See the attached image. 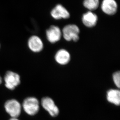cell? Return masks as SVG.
I'll return each mask as SVG.
<instances>
[{
  "instance_id": "6da1fadb",
  "label": "cell",
  "mask_w": 120,
  "mask_h": 120,
  "mask_svg": "<svg viewBox=\"0 0 120 120\" xmlns=\"http://www.w3.org/2000/svg\"><path fill=\"white\" fill-rule=\"evenodd\" d=\"M79 28L77 25L74 24H70L64 27L62 30V34L66 41H73L76 42L79 39Z\"/></svg>"
},
{
  "instance_id": "7a4b0ae2",
  "label": "cell",
  "mask_w": 120,
  "mask_h": 120,
  "mask_svg": "<svg viewBox=\"0 0 120 120\" xmlns=\"http://www.w3.org/2000/svg\"><path fill=\"white\" fill-rule=\"evenodd\" d=\"M24 111L30 116L36 114L39 110V103L35 98L28 97L25 99L22 105Z\"/></svg>"
},
{
  "instance_id": "3957f363",
  "label": "cell",
  "mask_w": 120,
  "mask_h": 120,
  "mask_svg": "<svg viewBox=\"0 0 120 120\" xmlns=\"http://www.w3.org/2000/svg\"><path fill=\"white\" fill-rule=\"evenodd\" d=\"M4 108L6 112L13 118H17L21 113L22 106L15 99L7 101L5 103Z\"/></svg>"
},
{
  "instance_id": "277c9868",
  "label": "cell",
  "mask_w": 120,
  "mask_h": 120,
  "mask_svg": "<svg viewBox=\"0 0 120 120\" xmlns=\"http://www.w3.org/2000/svg\"><path fill=\"white\" fill-rule=\"evenodd\" d=\"M4 80L6 87L12 90L20 83V77L19 75L16 73L8 71L5 75Z\"/></svg>"
},
{
  "instance_id": "5b68a950",
  "label": "cell",
  "mask_w": 120,
  "mask_h": 120,
  "mask_svg": "<svg viewBox=\"0 0 120 120\" xmlns=\"http://www.w3.org/2000/svg\"><path fill=\"white\" fill-rule=\"evenodd\" d=\"M41 104L51 117H56L59 114V109L51 98L48 97L43 98L41 101Z\"/></svg>"
},
{
  "instance_id": "8992f818",
  "label": "cell",
  "mask_w": 120,
  "mask_h": 120,
  "mask_svg": "<svg viewBox=\"0 0 120 120\" xmlns=\"http://www.w3.org/2000/svg\"><path fill=\"white\" fill-rule=\"evenodd\" d=\"M47 38L51 43H54L60 41L62 35V32L58 26L51 25L46 32Z\"/></svg>"
},
{
  "instance_id": "52a82bcc",
  "label": "cell",
  "mask_w": 120,
  "mask_h": 120,
  "mask_svg": "<svg viewBox=\"0 0 120 120\" xmlns=\"http://www.w3.org/2000/svg\"><path fill=\"white\" fill-rule=\"evenodd\" d=\"M51 15L52 17L56 19H68L70 16L69 12L61 4L57 5L51 11Z\"/></svg>"
},
{
  "instance_id": "ba28073f",
  "label": "cell",
  "mask_w": 120,
  "mask_h": 120,
  "mask_svg": "<svg viewBox=\"0 0 120 120\" xmlns=\"http://www.w3.org/2000/svg\"><path fill=\"white\" fill-rule=\"evenodd\" d=\"M101 8L105 13L112 15L117 12V4L115 0H103L101 5Z\"/></svg>"
},
{
  "instance_id": "9c48e42d",
  "label": "cell",
  "mask_w": 120,
  "mask_h": 120,
  "mask_svg": "<svg viewBox=\"0 0 120 120\" xmlns=\"http://www.w3.org/2000/svg\"><path fill=\"white\" fill-rule=\"evenodd\" d=\"M28 45L29 49L34 52H39L43 48V43L39 37L33 35L28 40Z\"/></svg>"
},
{
  "instance_id": "30bf717a",
  "label": "cell",
  "mask_w": 120,
  "mask_h": 120,
  "mask_svg": "<svg viewBox=\"0 0 120 120\" xmlns=\"http://www.w3.org/2000/svg\"><path fill=\"white\" fill-rule=\"evenodd\" d=\"M98 19L97 15L91 11L84 14L82 17V22L84 25L89 28L95 26L97 22Z\"/></svg>"
},
{
  "instance_id": "8fae6325",
  "label": "cell",
  "mask_w": 120,
  "mask_h": 120,
  "mask_svg": "<svg viewBox=\"0 0 120 120\" xmlns=\"http://www.w3.org/2000/svg\"><path fill=\"white\" fill-rule=\"evenodd\" d=\"M55 59L56 61L60 65H67L70 61V55L67 50L61 49L56 54Z\"/></svg>"
},
{
  "instance_id": "7c38bea8",
  "label": "cell",
  "mask_w": 120,
  "mask_h": 120,
  "mask_svg": "<svg viewBox=\"0 0 120 120\" xmlns=\"http://www.w3.org/2000/svg\"><path fill=\"white\" fill-rule=\"evenodd\" d=\"M107 99L110 103L119 106L120 103V92L119 90L110 89L107 93Z\"/></svg>"
},
{
  "instance_id": "4fadbf2b",
  "label": "cell",
  "mask_w": 120,
  "mask_h": 120,
  "mask_svg": "<svg viewBox=\"0 0 120 120\" xmlns=\"http://www.w3.org/2000/svg\"><path fill=\"white\" fill-rule=\"evenodd\" d=\"M83 5L90 11L95 10L98 7L99 0H84Z\"/></svg>"
},
{
  "instance_id": "5bb4252c",
  "label": "cell",
  "mask_w": 120,
  "mask_h": 120,
  "mask_svg": "<svg viewBox=\"0 0 120 120\" xmlns=\"http://www.w3.org/2000/svg\"><path fill=\"white\" fill-rule=\"evenodd\" d=\"M112 78L115 84L118 88L120 86V71H116L113 74Z\"/></svg>"
},
{
  "instance_id": "9a60e30c",
  "label": "cell",
  "mask_w": 120,
  "mask_h": 120,
  "mask_svg": "<svg viewBox=\"0 0 120 120\" xmlns=\"http://www.w3.org/2000/svg\"><path fill=\"white\" fill-rule=\"evenodd\" d=\"M9 120H19V119H18L17 118H13L12 117L11 119H9Z\"/></svg>"
},
{
  "instance_id": "2e32d148",
  "label": "cell",
  "mask_w": 120,
  "mask_h": 120,
  "mask_svg": "<svg viewBox=\"0 0 120 120\" xmlns=\"http://www.w3.org/2000/svg\"><path fill=\"white\" fill-rule=\"evenodd\" d=\"M2 82V79L1 78V76H0V84Z\"/></svg>"
}]
</instances>
